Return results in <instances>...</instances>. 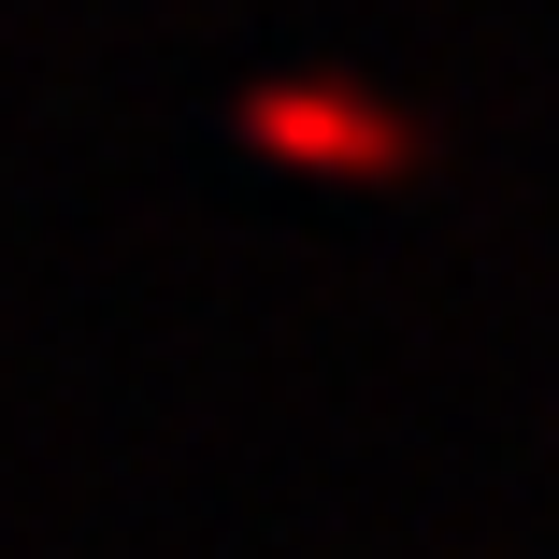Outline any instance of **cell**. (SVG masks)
<instances>
[{"label": "cell", "mask_w": 559, "mask_h": 559, "mask_svg": "<svg viewBox=\"0 0 559 559\" xmlns=\"http://www.w3.org/2000/svg\"><path fill=\"white\" fill-rule=\"evenodd\" d=\"M245 144L287 158V173H330V187H373V173H416V158H430V130L402 116V100H373V86H345V72H273V86H245Z\"/></svg>", "instance_id": "6da1fadb"}]
</instances>
